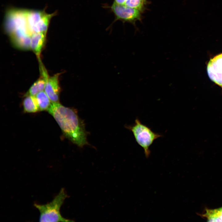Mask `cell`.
<instances>
[{
  "label": "cell",
  "instance_id": "1",
  "mask_svg": "<svg viewBox=\"0 0 222 222\" xmlns=\"http://www.w3.org/2000/svg\"><path fill=\"white\" fill-rule=\"evenodd\" d=\"M55 15L44 10L11 8L6 12L3 27L14 44L27 48L34 35L47 34L51 19Z\"/></svg>",
  "mask_w": 222,
  "mask_h": 222
},
{
  "label": "cell",
  "instance_id": "2",
  "mask_svg": "<svg viewBox=\"0 0 222 222\" xmlns=\"http://www.w3.org/2000/svg\"><path fill=\"white\" fill-rule=\"evenodd\" d=\"M56 120L64 135L79 147L88 144L84 124L74 109L51 102L47 110Z\"/></svg>",
  "mask_w": 222,
  "mask_h": 222
},
{
  "label": "cell",
  "instance_id": "3",
  "mask_svg": "<svg viewBox=\"0 0 222 222\" xmlns=\"http://www.w3.org/2000/svg\"><path fill=\"white\" fill-rule=\"evenodd\" d=\"M68 195L64 188H62L53 200L44 204L35 203L34 206L40 213V222L72 221L64 218L60 213V209Z\"/></svg>",
  "mask_w": 222,
  "mask_h": 222
},
{
  "label": "cell",
  "instance_id": "4",
  "mask_svg": "<svg viewBox=\"0 0 222 222\" xmlns=\"http://www.w3.org/2000/svg\"><path fill=\"white\" fill-rule=\"evenodd\" d=\"M126 128L132 132L137 143L143 149L146 158L150 154V146L156 139L162 136L153 132L138 118L135 119L133 125L126 126Z\"/></svg>",
  "mask_w": 222,
  "mask_h": 222
},
{
  "label": "cell",
  "instance_id": "5",
  "mask_svg": "<svg viewBox=\"0 0 222 222\" xmlns=\"http://www.w3.org/2000/svg\"><path fill=\"white\" fill-rule=\"evenodd\" d=\"M207 72L210 79L222 88V53L210 59L208 63Z\"/></svg>",
  "mask_w": 222,
  "mask_h": 222
},
{
  "label": "cell",
  "instance_id": "6",
  "mask_svg": "<svg viewBox=\"0 0 222 222\" xmlns=\"http://www.w3.org/2000/svg\"><path fill=\"white\" fill-rule=\"evenodd\" d=\"M112 9L117 18L125 21H133L140 19V10L127 6L124 4L114 2Z\"/></svg>",
  "mask_w": 222,
  "mask_h": 222
},
{
  "label": "cell",
  "instance_id": "7",
  "mask_svg": "<svg viewBox=\"0 0 222 222\" xmlns=\"http://www.w3.org/2000/svg\"><path fill=\"white\" fill-rule=\"evenodd\" d=\"M60 75L59 73L49 77L46 80L44 91L52 102H59L60 91L59 80Z\"/></svg>",
  "mask_w": 222,
  "mask_h": 222
},
{
  "label": "cell",
  "instance_id": "8",
  "mask_svg": "<svg viewBox=\"0 0 222 222\" xmlns=\"http://www.w3.org/2000/svg\"><path fill=\"white\" fill-rule=\"evenodd\" d=\"M47 34L40 33L34 35L31 38L30 47L40 60V56L45 41Z\"/></svg>",
  "mask_w": 222,
  "mask_h": 222
},
{
  "label": "cell",
  "instance_id": "9",
  "mask_svg": "<svg viewBox=\"0 0 222 222\" xmlns=\"http://www.w3.org/2000/svg\"><path fill=\"white\" fill-rule=\"evenodd\" d=\"M25 97L23 104L25 112L32 113L40 111L35 96L28 95Z\"/></svg>",
  "mask_w": 222,
  "mask_h": 222
},
{
  "label": "cell",
  "instance_id": "10",
  "mask_svg": "<svg viewBox=\"0 0 222 222\" xmlns=\"http://www.w3.org/2000/svg\"><path fill=\"white\" fill-rule=\"evenodd\" d=\"M202 216L208 222H222V207L215 209H207Z\"/></svg>",
  "mask_w": 222,
  "mask_h": 222
},
{
  "label": "cell",
  "instance_id": "11",
  "mask_svg": "<svg viewBox=\"0 0 222 222\" xmlns=\"http://www.w3.org/2000/svg\"><path fill=\"white\" fill-rule=\"evenodd\" d=\"M40 111L47 110L51 101L44 91L39 92L35 96Z\"/></svg>",
  "mask_w": 222,
  "mask_h": 222
},
{
  "label": "cell",
  "instance_id": "12",
  "mask_svg": "<svg viewBox=\"0 0 222 222\" xmlns=\"http://www.w3.org/2000/svg\"><path fill=\"white\" fill-rule=\"evenodd\" d=\"M144 0H126L124 5L129 7L138 10H142L143 7Z\"/></svg>",
  "mask_w": 222,
  "mask_h": 222
},
{
  "label": "cell",
  "instance_id": "13",
  "mask_svg": "<svg viewBox=\"0 0 222 222\" xmlns=\"http://www.w3.org/2000/svg\"><path fill=\"white\" fill-rule=\"evenodd\" d=\"M126 0H115V2L120 4H124Z\"/></svg>",
  "mask_w": 222,
  "mask_h": 222
},
{
  "label": "cell",
  "instance_id": "14",
  "mask_svg": "<svg viewBox=\"0 0 222 222\" xmlns=\"http://www.w3.org/2000/svg\"><path fill=\"white\" fill-rule=\"evenodd\" d=\"M144 1L145 2L146 0H144Z\"/></svg>",
  "mask_w": 222,
  "mask_h": 222
}]
</instances>
